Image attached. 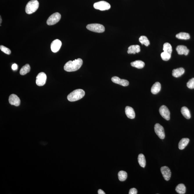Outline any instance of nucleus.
Here are the masks:
<instances>
[{
	"instance_id": "obj_1",
	"label": "nucleus",
	"mask_w": 194,
	"mask_h": 194,
	"mask_svg": "<svg viewBox=\"0 0 194 194\" xmlns=\"http://www.w3.org/2000/svg\"><path fill=\"white\" fill-rule=\"evenodd\" d=\"M83 64L82 59L78 58L73 61H69L65 64L64 69L67 72H71L78 70Z\"/></svg>"
},
{
	"instance_id": "obj_2",
	"label": "nucleus",
	"mask_w": 194,
	"mask_h": 194,
	"mask_svg": "<svg viewBox=\"0 0 194 194\" xmlns=\"http://www.w3.org/2000/svg\"><path fill=\"white\" fill-rule=\"evenodd\" d=\"M85 95V92L82 89H77L71 92L67 96V99L71 102L78 101L82 98Z\"/></svg>"
},
{
	"instance_id": "obj_3",
	"label": "nucleus",
	"mask_w": 194,
	"mask_h": 194,
	"mask_svg": "<svg viewBox=\"0 0 194 194\" xmlns=\"http://www.w3.org/2000/svg\"><path fill=\"white\" fill-rule=\"evenodd\" d=\"M39 2L37 0H31L27 4L25 8L26 12L31 14L35 12L39 7Z\"/></svg>"
},
{
	"instance_id": "obj_4",
	"label": "nucleus",
	"mask_w": 194,
	"mask_h": 194,
	"mask_svg": "<svg viewBox=\"0 0 194 194\" xmlns=\"http://www.w3.org/2000/svg\"><path fill=\"white\" fill-rule=\"evenodd\" d=\"M86 28L90 31L98 33H103L105 30L103 25L98 24H89L86 26Z\"/></svg>"
},
{
	"instance_id": "obj_5",
	"label": "nucleus",
	"mask_w": 194,
	"mask_h": 194,
	"mask_svg": "<svg viewBox=\"0 0 194 194\" xmlns=\"http://www.w3.org/2000/svg\"><path fill=\"white\" fill-rule=\"evenodd\" d=\"M61 17V15L60 13H54L48 17L47 21V24L49 26L55 25L60 21Z\"/></svg>"
},
{
	"instance_id": "obj_6",
	"label": "nucleus",
	"mask_w": 194,
	"mask_h": 194,
	"mask_svg": "<svg viewBox=\"0 0 194 194\" xmlns=\"http://www.w3.org/2000/svg\"><path fill=\"white\" fill-rule=\"evenodd\" d=\"M94 7L96 10H105L110 9L111 6L107 1H101L95 3L94 4Z\"/></svg>"
},
{
	"instance_id": "obj_7",
	"label": "nucleus",
	"mask_w": 194,
	"mask_h": 194,
	"mask_svg": "<svg viewBox=\"0 0 194 194\" xmlns=\"http://www.w3.org/2000/svg\"><path fill=\"white\" fill-rule=\"evenodd\" d=\"M154 130L156 134L161 139H164L165 137L164 128L159 124H155L154 126Z\"/></svg>"
},
{
	"instance_id": "obj_8",
	"label": "nucleus",
	"mask_w": 194,
	"mask_h": 194,
	"mask_svg": "<svg viewBox=\"0 0 194 194\" xmlns=\"http://www.w3.org/2000/svg\"><path fill=\"white\" fill-rule=\"evenodd\" d=\"M159 111L162 117L167 121L169 120L170 119V112L166 106H161L160 107Z\"/></svg>"
},
{
	"instance_id": "obj_9",
	"label": "nucleus",
	"mask_w": 194,
	"mask_h": 194,
	"mask_svg": "<svg viewBox=\"0 0 194 194\" xmlns=\"http://www.w3.org/2000/svg\"><path fill=\"white\" fill-rule=\"evenodd\" d=\"M46 76L44 73L40 72L36 77V84L38 86H43L46 83Z\"/></svg>"
},
{
	"instance_id": "obj_10",
	"label": "nucleus",
	"mask_w": 194,
	"mask_h": 194,
	"mask_svg": "<svg viewBox=\"0 0 194 194\" xmlns=\"http://www.w3.org/2000/svg\"><path fill=\"white\" fill-rule=\"evenodd\" d=\"M160 170L164 179L166 181L169 180L171 176V172L169 168L167 166H164L162 167Z\"/></svg>"
},
{
	"instance_id": "obj_11",
	"label": "nucleus",
	"mask_w": 194,
	"mask_h": 194,
	"mask_svg": "<svg viewBox=\"0 0 194 194\" xmlns=\"http://www.w3.org/2000/svg\"><path fill=\"white\" fill-rule=\"evenodd\" d=\"M62 42L59 39H56L51 43V49L54 53L58 52L62 46Z\"/></svg>"
},
{
	"instance_id": "obj_12",
	"label": "nucleus",
	"mask_w": 194,
	"mask_h": 194,
	"mask_svg": "<svg viewBox=\"0 0 194 194\" xmlns=\"http://www.w3.org/2000/svg\"><path fill=\"white\" fill-rule=\"evenodd\" d=\"M9 101L11 105L19 106L20 104V100L16 95L12 94L9 97Z\"/></svg>"
},
{
	"instance_id": "obj_13",
	"label": "nucleus",
	"mask_w": 194,
	"mask_h": 194,
	"mask_svg": "<svg viewBox=\"0 0 194 194\" xmlns=\"http://www.w3.org/2000/svg\"><path fill=\"white\" fill-rule=\"evenodd\" d=\"M112 81L113 82L116 84L121 85L123 86H128L129 84V82L127 80L121 79L118 77L115 76L112 77Z\"/></svg>"
},
{
	"instance_id": "obj_14",
	"label": "nucleus",
	"mask_w": 194,
	"mask_h": 194,
	"mask_svg": "<svg viewBox=\"0 0 194 194\" xmlns=\"http://www.w3.org/2000/svg\"><path fill=\"white\" fill-rule=\"evenodd\" d=\"M176 51L179 55H187L189 53V50L187 47L183 45H179L177 47Z\"/></svg>"
},
{
	"instance_id": "obj_15",
	"label": "nucleus",
	"mask_w": 194,
	"mask_h": 194,
	"mask_svg": "<svg viewBox=\"0 0 194 194\" xmlns=\"http://www.w3.org/2000/svg\"><path fill=\"white\" fill-rule=\"evenodd\" d=\"M125 113L127 117L133 119L135 117V113L134 109L132 107L127 106L125 108Z\"/></svg>"
},
{
	"instance_id": "obj_16",
	"label": "nucleus",
	"mask_w": 194,
	"mask_h": 194,
	"mask_svg": "<svg viewBox=\"0 0 194 194\" xmlns=\"http://www.w3.org/2000/svg\"><path fill=\"white\" fill-rule=\"evenodd\" d=\"M141 51L140 47L139 45H132L128 48L127 53L128 54H135L139 53Z\"/></svg>"
},
{
	"instance_id": "obj_17",
	"label": "nucleus",
	"mask_w": 194,
	"mask_h": 194,
	"mask_svg": "<svg viewBox=\"0 0 194 194\" xmlns=\"http://www.w3.org/2000/svg\"><path fill=\"white\" fill-rule=\"evenodd\" d=\"M185 70L183 68H179L176 69H174L172 71V75L174 77H178L181 76L184 74Z\"/></svg>"
},
{
	"instance_id": "obj_18",
	"label": "nucleus",
	"mask_w": 194,
	"mask_h": 194,
	"mask_svg": "<svg viewBox=\"0 0 194 194\" xmlns=\"http://www.w3.org/2000/svg\"><path fill=\"white\" fill-rule=\"evenodd\" d=\"M161 88V86L160 83L159 82H156L151 87V93L153 94H156L160 92Z\"/></svg>"
},
{
	"instance_id": "obj_19",
	"label": "nucleus",
	"mask_w": 194,
	"mask_h": 194,
	"mask_svg": "<svg viewBox=\"0 0 194 194\" xmlns=\"http://www.w3.org/2000/svg\"><path fill=\"white\" fill-rule=\"evenodd\" d=\"M131 64V66L133 67L138 69H141L144 67L145 64L143 62L141 61V60H137L132 62Z\"/></svg>"
},
{
	"instance_id": "obj_20",
	"label": "nucleus",
	"mask_w": 194,
	"mask_h": 194,
	"mask_svg": "<svg viewBox=\"0 0 194 194\" xmlns=\"http://www.w3.org/2000/svg\"><path fill=\"white\" fill-rule=\"evenodd\" d=\"M189 139L188 138H183L180 141L178 145V148L180 150L184 149L188 144Z\"/></svg>"
},
{
	"instance_id": "obj_21",
	"label": "nucleus",
	"mask_w": 194,
	"mask_h": 194,
	"mask_svg": "<svg viewBox=\"0 0 194 194\" xmlns=\"http://www.w3.org/2000/svg\"><path fill=\"white\" fill-rule=\"evenodd\" d=\"M138 160L140 166L142 168H144L146 165V161L144 155L142 154H139L138 157Z\"/></svg>"
},
{
	"instance_id": "obj_22",
	"label": "nucleus",
	"mask_w": 194,
	"mask_h": 194,
	"mask_svg": "<svg viewBox=\"0 0 194 194\" xmlns=\"http://www.w3.org/2000/svg\"><path fill=\"white\" fill-rule=\"evenodd\" d=\"M181 112L183 116L186 119H190L191 117V114L187 107H182Z\"/></svg>"
},
{
	"instance_id": "obj_23",
	"label": "nucleus",
	"mask_w": 194,
	"mask_h": 194,
	"mask_svg": "<svg viewBox=\"0 0 194 194\" xmlns=\"http://www.w3.org/2000/svg\"><path fill=\"white\" fill-rule=\"evenodd\" d=\"M175 190L179 194H184L186 192V187L184 184H180L177 186Z\"/></svg>"
},
{
	"instance_id": "obj_24",
	"label": "nucleus",
	"mask_w": 194,
	"mask_h": 194,
	"mask_svg": "<svg viewBox=\"0 0 194 194\" xmlns=\"http://www.w3.org/2000/svg\"><path fill=\"white\" fill-rule=\"evenodd\" d=\"M176 37L178 39L186 40L190 39V36L187 33L182 32L177 34Z\"/></svg>"
},
{
	"instance_id": "obj_25",
	"label": "nucleus",
	"mask_w": 194,
	"mask_h": 194,
	"mask_svg": "<svg viewBox=\"0 0 194 194\" xmlns=\"http://www.w3.org/2000/svg\"><path fill=\"white\" fill-rule=\"evenodd\" d=\"M163 50L164 52L171 54L172 52V46L168 42L165 43L163 45Z\"/></svg>"
},
{
	"instance_id": "obj_26",
	"label": "nucleus",
	"mask_w": 194,
	"mask_h": 194,
	"mask_svg": "<svg viewBox=\"0 0 194 194\" xmlns=\"http://www.w3.org/2000/svg\"><path fill=\"white\" fill-rule=\"evenodd\" d=\"M30 67L28 64H26L20 70V75H25L30 72Z\"/></svg>"
},
{
	"instance_id": "obj_27",
	"label": "nucleus",
	"mask_w": 194,
	"mask_h": 194,
	"mask_svg": "<svg viewBox=\"0 0 194 194\" xmlns=\"http://www.w3.org/2000/svg\"><path fill=\"white\" fill-rule=\"evenodd\" d=\"M118 177L120 181H125L127 178V172L124 171H120L118 173Z\"/></svg>"
},
{
	"instance_id": "obj_28",
	"label": "nucleus",
	"mask_w": 194,
	"mask_h": 194,
	"mask_svg": "<svg viewBox=\"0 0 194 194\" xmlns=\"http://www.w3.org/2000/svg\"><path fill=\"white\" fill-rule=\"evenodd\" d=\"M139 42L142 44L146 46H148L150 45V41L148 38L145 36H141L139 39Z\"/></svg>"
},
{
	"instance_id": "obj_29",
	"label": "nucleus",
	"mask_w": 194,
	"mask_h": 194,
	"mask_svg": "<svg viewBox=\"0 0 194 194\" xmlns=\"http://www.w3.org/2000/svg\"><path fill=\"white\" fill-rule=\"evenodd\" d=\"M162 60L164 61H168L170 59L171 57V54H168V53L164 52L162 53L161 54Z\"/></svg>"
},
{
	"instance_id": "obj_30",
	"label": "nucleus",
	"mask_w": 194,
	"mask_h": 194,
	"mask_svg": "<svg viewBox=\"0 0 194 194\" xmlns=\"http://www.w3.org/2000/svg\"><path fill=\"white\" fill-rule=\"evenodd\" d=\"M0 49H1V51H2L3 52L5 53L8 55H10L11 54V51L9 49V48L3 46V45H1L0 46Z\"/></svg>"
},
{
	"instance_id": "obj_31",
	"label": "nucleus",
	"mask_w": 194,
	"mask_h": 194,
	"mask_svg": "<svg viewBox=\"0 0 194 194\" xmlns=\"http://www.w3.org/2000/svg\"><path fill=\"white\" fill-rule=\"evenodd\" d=\"M187 86L189 89H194V78L189 80L187 83Z\"/></svg>"
},
{
	"instance_id": "obj_32",
	"label": "nucleus",
	"mask_w": 194,
	"mask_h": 194,
	"mask_svg": "<svg viewBox=\"0 0 194 194\" xmlns=\"http://www.w3.org/2000/svg\"><path fill=\"white\" fill-rule=\"evenodd\" d=\"M137 191L135 188H132L130 189L129 194H137Z\"/></svg>"
},
{
	"instance_id": "obj_33",
	"label": "nucleus",
	"mask_w": 194,
	"mask_h": 194,
	"mask_svg": "<svg viewBox=\"0 0 194 194\" xmlns=\"http://www.w3.org/2000/svg\"><path fill=\"white\" fill-rule=\"evenodd\" d=\"M17 65L16 64H14L12 65V69L13 70H16L17 69Z\"/></svg>"
},
{
	"instance_id": "obj_34",
	"label": "nucleus",
	"mask_w": 194,
	"mask_h": 194,
	"mask_svg": "<svg viewBox=\"0 0 194 194\" xmlns=\"http://www.w3.org/2000/svg\"><path fill=\"white\" fill-rule=\"evenodd\" d=\"M98 194H105L103 191L101 190V189H99L98 191Z\"/></svg>"
},
{
	"instance_id": "obj_35",
	"label": "nucleus",
	"mask_w": 194,
	"mask_h": 194,
	"mask_svg": "<svg viewBox=\"0 0 194 194\" xmlns=\"http://www.w3.org/2000/svg\"><path fill=\"white\" fill-rule=\"evenodd\" d=\"M1 21H2V20H1V22H1Z\"/></svg>"
}]
</instances>
